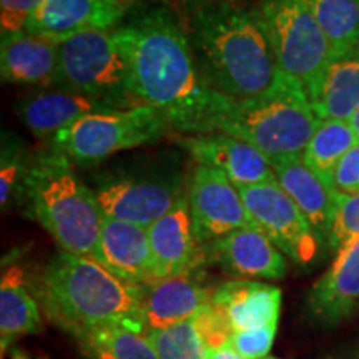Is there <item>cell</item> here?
Segmentation results:
<instances>
[{
  "mask_svg": "<svg viewBox=\"0 0 359 359\" xmlns=\"http://www.w3.org/2000/svg\"><path fill=\"white\" fill-rule=\"evenodd\" d=\"M195 235L203 246L224 235L255 226L240 190L219 170L196 163L188 185Z\"/></svg>",
  "mask_w": 359,
  "mask_h": 359,
  "instance_id": "cell-11",
  "label": "cell"
},
{
  "mask_svg": "<svg viewBox=\"0 0 359 359\" xmlns=\"http://www.w3.org/2000/svg\"><path fill=\"white\" fill-rule=\"evenodd\" d=\"M37 294L48 320L72 336L110 326L145 331L142 286L93 258L57 253L39 276Z\"/></svg>",
  "mask_w": 359,
  "mask_h": 359,
  "instance_id": "cell-3",
  "label": "cell"
},
{
  "mask_svg": "<svg viewBox=\"0 0 359 359\" xmlns=\"http://www.w3.org/2000/svg\"><path fill=\"white\" fill-rule=\"evenodd\" d=\"M349 123H351V127H353V130L354 132H356V135H358V138H359V109L354 111L353 114V116L351 118H349Z\"/></svg>",
  "mask_w": 359,
  "mask_h": 359,
  "instance_id": "cell-36",
  "label": "cell"
},
{
  "mask_svg": "<svg viewBox=\"0 0 359 359\" xmlns=\"http://www.w3.org/2000/svg\"><path fill=\"white\" fill-rule=\"evenodd\" d=\"M187 30L206 82L233 103L271 95L290 80L258 8L215 0L193 11Z\"/></svg>",
  "mask_w": 359,
  "mask_h": 359,
  "instance_id": "cell-2",
  "label": "cell"
},
{
  "mask_svg": "<svg viewBox=\"0 0 359 359\" xmlns=\"http://www.w3.org/2000/svg\"><path fill=\"white\" fill-rule=\"evenodd\" d=\"M208 359H243L238 354L235 349H233L230 344L219 349H212L208 351Z\"/></svg>",
  "mask_w": 359,
  "mask_h": 359,
  "instance_id": "cell-34",
  "label": "cell"
},
{
  "mask_svg": "<svg viewBox=\"0 0 359 359\" xmlns=\"http://www.w3.org/2000/svg\"><path fill=\"white\" fill-rule=\"evenodd\" d=\"M356 359H359V356H358V358H356Z\"/></svg>",
  "mask_w": 359,
  "mask_h": 359,
  "instance_id": "cell-41",
  "label": "cell"
},
{
  "mask_svg": "<svg viewBox=\"0 0 359 359\" xmlns=\"http://www.w3.org/2000/svg\"><path fill=\"white\" fill-rule=\"evenodd\" d=\"M333 58L359 47V0H309Z\"/></svg>",
  "mask_w": 359,
  "mask_h": 359,
  "instance_id": "cell-27",
  "label": "cell"
},
{
  "mask_svg": "<svg viewBox=\"0 0 359 359\" xmlns=\"http://www.w3.org/2000/svg\"><path fill=\"white\" fill-rule=\"evenodd\" d=\"M15 200L62 251L95 258L105 217L69 156L50 145L34 155Z\"/></svg>",
  "mask_w": 359,
  "mask_h": 359,
  "instance_id": "cell-4",
  "label": "cell"
},
{
  "mask_svg": "<svg viewBox=\"0 0 359 359\" xmlns=\"http://www.w3.org/2000/svg\"><path fill=\"white\" fill-rule=\"evenodd\" d=\"M93 259L132 285L147 286L156 280L148 231L138 224L105 217Z\"/></svg>",
  "mask_w": 359,
  "mask_h": 359,
  "instance_id": "cell-17",
  "label": "cell"
},
{
  "mask_svg": "<svg viewBox=\"0 0 359 359\" xmlns=\"http://www.w3.org/2000/svg\"><path fill=\"white\" fill-rule=\"evenodd\" d=\"M266 359H276V358H266Z\"/></svg>",
  "mask_w": 359,
  "mask_h": 359,
  "instance_id": "cell-40",
  "label": "cell"
},
{
  "mask_svg": "<svg viewBox=\"0 0 359 359\" xmlns=\"http://www.w3.org/2000/svg\"><path fill=\"white\" fill-rule=\"evenodd\" d=\"M88 359H160L145 331L110 326L74 336Z\"/></svg>",
  "mask_w": 359,
  "mask_h": 359,
  "instance_id": "cell-25",
  "label": "cell"
},
{
  "mask_svg": "<svg viewBox=\"0 0 359 359\" xmlns=\"http://www.w3.org/2000/svg\"><path fill=\"white\" fill-rule=\"evenodd\" d=\"M306 306L309 318L325 326L348 320L359 309V238L336 250L327 271L313 285Z\"/></svg>",
  "mask_w": 359,
  "mask_h": 359,
  "instance_id": "cell-16",
  "label": "cell"
},
{
  "mask_svg": "<svg viewBox=\"0 0 359 359\" xmlns=\"http://www.w3.org/2000/svg\"><path fill=\"white\" fill-rule=\"evenodd\" d=\"M145 333L160 359H208V348L193 318L165 330Z\"/></svg>",
  "mask_w": 359,
  "mask_h": 359,
  "instance_id": "cell-28",
  "label": "cell"
},
{
  "mask_svg": "<svg viewBox=\"0 0 359 359\" xmlns=\"http://www.w3.org/2000/svg\"><path fill=\"white\" fill-rule=\"evenodd\" d=\"M11 359H30L29 354H27L24 349H13Z\"/></svg>",
  "mask_w": 359,
  "mask_h": 359,
  "instance_id": "cell-37",
  "label": "cell"
},
{
  "mask_svg": "<svg viewBox=\"0 0 359 359\" xmlns=\"http://www.w3.org/2000/svg\"><path fill=\"white\" fill-rule=\"evenodd\" d=\"M278 325L233 331L230 346L243 359H266L276 338Z\"/></svg>",
  "mask_w": 359,
  "mask_h": 359,
  "instance_id": "cell-31",
  "label": "cell"
},
{
  "mask_svg": "<svg viewBox=\"0 0 359 359\" xmlns=\"http://www.w3.org/2000/svg\"><path fill=\"white\" fill-rule=\"evenodd\" d=\"M30 158L22 143L12 135H4L2 156H0V203L6 208L17 198L24 182Z\"/></svg>",
  "mask_w": 359,
  "mask_h": 359,
  "instance_id": "cell-29",
  "label": "cell"
},
{
  "mask_svg": "<svg viewBox=\"0 0 359 359\" xmlns=\"http://www.w3.org/2000/svg\"><path fill=\"white\" fill-rule=\"evenodd\" d=\"M156 280L196 273L206 263L205 246L193 228L188 191L167 215L147 228Z\"/></svg>",
  "mask_w": 359,
  "mask_h": 359,
  "instance_id": "cell-14",
  "label": "cell"
},
{
  "mask_svg": "<svg viewBox=\"0 0 359 359\" xmlns=\"http://www.w3.org/2000/svg\"><path fill=\"white\" fill-rule=\"evenodd\" d=\"M183 2H185V6L188 8L195 11V8H198L201 6H206V4H210V2H215V0H183Z\"/></svg>",
  "mask_w": 359,
  "mask_h": 359,
  "instance_id": "cell-35",
  "label": "cell"
},
{
  "mask_svg": "<svg viewBox=\"0 0 359 359\" xmlns=\"http://www.w3.org/2000/svg\"><path fill=\"white\" fill-rule=\"evenodd\" d=\"M321 118L304 90L288 80L271 95L233 103L218 125L226 133L258 148L271 161L303 158Z\"/></svg>",
  "mask_w": 359,
  "mask_h": 359,
  "instance_id": "cell-5",
  "label": "cell"
},
{
  "mask_svg": "<svg viewBox=\"0 0 359 359\" xmlns=\"http://www.w3.org/2000/svg\"><path fill=\"white\" fill-rule=\"evenodd\" d=\"M212 304L223 314L233 331L255 330L278 325L281 290L262 281L231 280L213 291Z\"/></svg>",
  "mask_w": 359,
  "mask_h": 359,
  "instance_id": "cell-22",
  "label": "cell"
},
{
  "mask_svg": "<svg viewBox=\"0 0 359 359\" xmlns=\"http://www.w3.org/2000/svg\"><path fill=\"white\" fill-rule=\"evenodd\" d=\"M87 185L103 217L143 228L167 215L188 191L177 156H155L102 170L88 178Z\"/></svg>",
  "mask_w": 359,
  "mask_h": 359,
  "instance_id": "cell-6",
  "label": "cell"
},
{
  "mask_svg": "<svg viewBox=\"0 0 359 359\" xmlns=\"http://www.w3.org/2000/svg\"><path fill=\"white\" fill-rule=\"evenodd\" d=\"M178 142L191 155L195 163L219 170L236 187L278 183L271 161L258 148L231 135H182Z\"/></svg>",
  "mask_w": 359,
  "mask_h": 359,
  "instance_id": "cell-13",
  "label": "cell"
},
{
  "mask_svg": "<svg viewBox=\"0 0 359 359\" xmlns=\"http://www.w3.org/2000/svg\"><path fill=\"white\" fill-rule=\"evenodd\" d=\"M278 185L290 195L311 224L323 246H330L336 215V191L303 158L273 161Z\"/></svg>",
  "mask_w": 359,
  "mask_h": 359,
  "instance_id": "cell-18",
  "label": "cell"
},
{
  "mask_svg": "<svg viewBox=\"0 0 359 359\" xmlns=\"http://www.w3.org/2000/svg\"><path fill=\"white\" fill-rule=\"evenodd\" d=\"M57 87L111 109L142 105L135 95L130 64L114 30L87 32L58 43Z\"/></svg>",
  "mask_w": 359,
  "mask_h": 359,
  "instance_id": "cell-7",
  "label": "cell"
},
{
  "mask_svg": "<svg viewBox=\"0 0 359 359\" xmlns=\"http://www.w3.org/2000/svg\"><path fill=\"white\" fill-rule=\"evenodd\" d=\"M330 185L341 195H358L359 193V143L353 147L331 173Z\"/></svg>",
  "mask_w": 359,
  "mask_h": 359,
  "instance_id": "cell-33",
  "label": "cell"
},
{
  "mask_svg": "<svg viewBox=\"0 0 359 359\" xmlns=\"http://www.w3.org/2000/svg\"><path fill=\"white\" fill-rule=\"evenodd\" d=\"M109 110L114 109L93 98L58 87L30 93L17 105L20 122L29 128L30 133L47 142L85 116Z\"/></svg>",
  "mask_w": 359,
  "mask_h": 359,
  "instance_id": "cell-19",
  "label": "cell"
},
{
  "mask_svg": "<svg viewBox=\"0 0 359 359\" xmlns=\"http://www.w3.org/2000/svg\"><path fill=\"white\" fill-rule=\"evenodd\" d=\"M358 143V135L348 120H321L304 150L303 161L330 183L336 165Z\"/></svg>",
  "mask_w": 359,
  "mask_h": 359,
  "instance_id": "cell-26",
  "label": "cell"
},
{
  "mask_svg": "<svg viewBox=\"0 0 359 359\" xmlns=\"http://www.w3.org/2000/svg\"><path fill=\"white\" fill-rule=\"evenodd\" d=\"M42 330L39 302L30 293L24 269L17 264L4 268L0 280V338L2 356L19 336Z\"/></svg>",
  "mask_w": 359,
  "mask_h": 359,
  "instance_id": "cell-23",
  "label": "cell"
},
{
  "mask_svg": "<svg viewBox=\"0 0 359 359\" xmlns=\"http://www.w3.org/2000/svg\"><path fill=\"white\" fill-rule=\"evenodd\" d=\"M173 132L158 110L150 105L92 114L62 130L48 145L69 156L72 163L93 167L120 151L150 145Z\"/></svg>",
  "mask_w": 359,
  "mask_h": 359,
  "instance_id": "cell-9",
  "label": "cell"
},
{
  "mask_svg": "<svg viewBox=\"0 0 359 359\" xmlns=\"http://www.w3.org/2000/svg\"><path fill=\"white\" fill-rule=\"evenodd\" d=\"M39 359H48V358H47V356H40Z\"/></svg>",
  "mask_w": 359,
  "mask_h": 359,
  "instance_id": "cell-38",
  "label": "cell"
},
{
  "mask_svg": "<svg viewBox=\"0 0 359 359\" xmlns=\"http://www.w3.org/2000/svg\"><path fill=\"white\" fill-rule=\"evenodd\" d=\"M132 72L135 95L180 135L217 133L233 102L212 88L193 53L187 27L168 7L135 13L114 30Z\"/></svg>",
  "mask_w": 359,
  "mask_h": 359,
  "instance_id": "cell-1",
  "label": "cell"
},
{
  "mask_svg": "<svg viewBox=\"0 0 359 359\" xmlns=\"http://www.w3.org/2000/svg\"><path fill=\"white\" fill-rule=\"evenodd\" d=\"M313 109L321 120H348L359 109V47L334 57Z\"/></svg>",
  "mask_w": 359,
  "mask_h": 359,
  "instance_id": "cell-24",
  "label": "cell"
},
{
  "mask_svg": "<svg viewBox=\"0 0 359 359\" xmlns=\"http://www.w3.org/2000/svg\"><path fill=\"white\" fill-rule=\"evenodd\" d=\"M258 12L283 74L304 90L311 103L333 60L309 0H259Z\"/></svg>",
  "mask_w": 359,
  "mask_h": 359,
  "instance_id": "cell-8",
  "label": "cell"
},
{
  "mask_svg": "<svg viewBox=\"0 0 359 359\" xmlns=\"http://www.w3.org/2000/svg\"><path fill=\"white\" fill-rule=\"evenodd\" d=\"M206 262L217 263L240 280H281L288 273L286 257L257 226L241 228L205 246Z\"/></svg>",
  "mask_w": 359,
  "mask_h": 359,
  "instance_id": "cell-15",
  "label": "cell"
},
{
  "mask_svg": "<svg viewBox=\"0 0 359 359\" xmlns=\"http://www.w3.org/2000/svg\"><path fill=\"white\" fill-rule=\"evenodd\" d=\"M43 0H0V34L2 37L24 32L27 22Z\"/></svg>",
  "mask_w": 359,
  "mask_h": 359,
  "instance_id": "cell-32",
  "label": "cell"
},
{
  "mask_svg": "<svg viewBox=\"0 0 359 359\" xmlns=\"http://www.w3.org/2000/svg\"><path fill=\"white\" fill-rule=\"evenodd\" d=\"M354 238H359V193L358 195L336 193V215L330 246L338 250L341 245Z\"/></svg>",
  "mask_w": 359,
  "mask_h": 359,
  "instance_id": "cell-30",
  "label": "cell"
},
{
  "mask_svg": "<svg viewBox=\"0 0 359 359\" xmlns=\"http://www.w3.org/2000/svg\"><path fill=\"white\" fill-rule=\"evenodd\" d=\"M127 0H43L24 32L60 43L87 32H111L125 22Z\"/></svg>",
  "mask_w": 359,
  "mask_h": 359,
  "instance_id": "cell-12",
  "label": "cell"
},
{
  "mask_svg": "<svg viewBox=\"0 0 359 359\" xmlns=\"http://www.w3.org/2000/svg\"><path fill=\"white\" fill-rule=\"evenodd\" d=\"M195 275L161 278L142 286L145 331L165 330L191 320L212 303L213 291L205 288Z\"/></svg>",
  "mask_w": 359,
  "mask_h": 359,
  "instance_id": "cell-20",
  "label": "cell"
},
{
  "mask_svg": "<svg viewBox=\"0 0 359 359\" xmlns=\"http://www.w3.org/2000/svg\"><path fill=\"white\" fill-rule=\"evenodd\" d=\"M238 190L251 222L285 257L299 266L316 262L323 248L321 241L302 210L278 183L238 187Z\"/></svg>",
  "mask_w": 359,
  "mask_h": 359,
  "instance_id": "cell-10",
  "label": "cell"
},
{
  "mask_svg": "<svg viewBox=\"0 0 359 359\" xmlns=\"http://www.w3.org/2000/svg\"><path fill=\"white\" fill-rule=\"evenodd\" d=\"M127 2H138V0H127Z\"/></svg>",
  "mask_w": 359,
  "mask_h": 359,
  "instance_id": "cell-39",
  "label": "cell"
},
{
  "mask_svg": "<svg viewBox=\"0 0 359 359\" xmlns=\"http://www.w3.org/2000/svg\"><path fill=\"white\" fill-rule=\"evenodd\" d=\"M0 75L4 83L57 87L58 43L27 32L2 37Z\"/></svg>",
  "mask_w": 359,
  "mask_h": 359,
  "instance_id": "cell-21",
  "label": "cell"
}]
</instances>
